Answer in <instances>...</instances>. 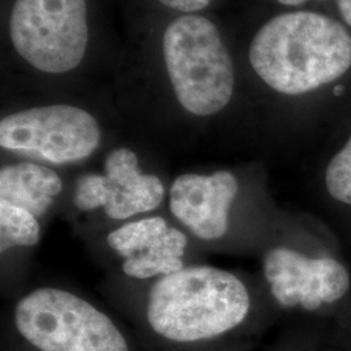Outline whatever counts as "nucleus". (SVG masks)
<instances>
[{
	"mask_svg": "<svg viewBox=\"0 0 351 351\" xmlns=\"http://www.w3.org/2000/svg\"><path fill=\"white\" fill-rule=\"evenodd\" d=\"M249 310L250 295L239 277L211 265H190L156 280L146 317L162 339L197 343L234 329Z\"/></svg>",
	"mask_w": 351,
	"mask_h": 351,
	"instance_id": "nucleus-2",
	"label": "nucleus"
},
{
	"mask_svg": "<svg viewBox=\"0 0 351 351\" xmlns=\"http://www.w3.org/2000/svg\"><path fill=\"white\" fill-rule=\"evenodd\" d=\"M107 245L123 261L124 275L150 280L185 267L188 237L162 216H145L116 228L107 236Z\"/></svg>",
	"mask_w": 351,
	"mask_h": 351,
	"instance_id": "nucleus-9",
	"label": "nucleus"
},
{
	"mask_svg": "<svg viewBox=\"0 0 351 351\" xmlns=\"http://www.w3.org/2000/svg\"><path fill=\"white\" fill-rule=\"evenodd\" d=\"M237 194L239 181L228 171L211 175L184 173L169 188V208L193 236L216 241L228 230L230 206Z\"/></svg>",
	"mask_w": 351,
	"mask_h": 351,
	"instance_id": "nucleus-10",
	"label": "nucleus"
},
{
	"mask_svg": "<svg viewBox=\"0 0 351 351\" xmlns=\"http://www.w3.org/2000/svg\"><path fill=\"white\" fill-rule=\"evenodd\" d=\"M17 332L39 351H129L124 335L94 304L60 288H38L16 303Z\"/></svg>",
	"mask_w": 351,
	"mask_h": 351,
	"instance_id": "nucleus-4",
	"label": "nucleus"
},
{
	"mask_svg": "<svg viewBox=\"0 0 351 351\" xmlns=\"http://www.w3.org/2000/svg\"><path fill=\"white\" fill-rule=\"evenodd\" d=\"M277 1L284 4V5H300L302 3H304L306 0H277Z\"/></svg>",
	"mask_w": 351,
	"mask_h": 351,
	"instance_id": "nucleus-16",
	"label": "nucleus"
},
{
	"mask_svg": "<svg viewBox=\"0 0 351 351\" xmlns=\"http://www.w3.org/2000/svg\"><path fill=\"white\" fill-rule=\"evenodd\" d=\"M167 72L177 101L195 116L220 112L234 88V69L217 27L201 16L171 23L163 37Z\"/></svg>",
	"mask_w": 351,
	"mask_h": 351,
	"instance_id": "nucleus-3",
	"label": "nucleus"
},
{
	"mask_svg": "<svg viewBox=\"0 0 351 351\" xmlns=\"http://www.w3.org/2000/svg\"><path fill=\"white\" fill-rule=\"evenodd\" d=\"M339 13L346 21V24L351 26V0H336Z\"/></svg>",
	"mask_w": 351,
	"mask_h": 351,
	"instance_id": "nucleus-15",
	"label": "nucleus"
},
{
	"mask_svg": "<svg viewBox=\"0 0 351 351\" xmlns=\"http://www.w3.org/2000/svg\"><path fill=\"white\" fill-rule=\"evenodd\" d=\"M34 213L7 201H0V251L37 246L42 226Z\"/></svg>",
	"mask_w": 351,
	"mask_h": 351,
	"instance_id": "nucleus-12",
	"label": "nucleus"
},
{
	"mask_svg": "<svg viewBox=\"0 0 351 351\" xmlns=\"http://www.w3.org/2000/svg\"><path fill=\"white\" fill-rule=\"evenodd\" d=\"M62 177L34 162L8 164L0 169V201H7L42 219L63 193Z\"/></svg>",
	"mask_w": 351,
	"mask_h": 351,
	"instance_id": "nucleus-11",
	"label": "nucleus"
},
{
	"mask_svg": "<svg viewBox=\"0 0 351 351\" xmlns=\"http://www.w3.org/2000/svg\"><path fill=\"white\" fill-rule=\"evenodd\" d=\"M101 130L91 113L51 104L11 113L0 121V146L43 163L82 162L99 147Z\"/></svg>",
	"mask_w": 351,
	"mask_h": 351,
	"instance_id": "nucleus-6",
	"label": "nucleus"
},
{
	"mask_svg": "<svg viewBox=\"0 0 351 351\" xmlns=\"http://www.w3.org/2000/svg\"><path fill=\"white\" fill-rule=\"evenodd\" d=\"M165 7L182 12H197L206 8L211 0H159Z\"/></svg>",
	"mask_w": 351,
	"mask_h": 351,
	"instance_id": "nucleus-14",
	"label": "nucleus"
},
{
	"mask_svg": "<svg viewBox=\"0 0 351 351\" xmlns=\"http://www.w3.org/2000/svg\"><path fill=\"white\" fill-rule=\"evenodd\" d=\"M251 66L278 93L298 95L351 68V36L324 14L289 12L261 27L250 46Z\"/></svg>",
	"mask_w": 351,
	"mask_h": 351,
	"instance_id": "nucleus-1",
	"label": "nucleus"
},
{
	"mask_svg": "<svg viewBox=\"0 0 351 351\" xmlns=\"http://www.w3.org/2000/svg\"><path fill=\"white\" fill-rule=\"evenodd\" d=\"M326 184L335 199L351 204V137L328 165Z\"/></svg>",
	"mask_w": 351,
	"mask_h": 351,
	"instance_id": "nucleus-13",
	"label": "nucleus"
},
{
	"mask_svg": "<svg viewBox=\"0 0 351 351\" xmlns=\"http://www.w3.org/2000/svg\"><path fill=\"white\" fill-rule=\"evenodd\" d=\"M263 272L272 295L284 307L315 311L324 303L339 301L350 288L349 272L337 261L311 259L288 247L269 251Z\"/></svg>",
	"mask_w": 351,
	"mask_h": 351,
	"instance_id": "nucleus-8",
	"label": "nucleus"
},
{
	"mask_svg": "<svg viewBox=\"0 0 351 351\" xmlns=\"http://www.w3.org/2000/svg\"><path fill=\"white\" fill-rule=\"evenodd\" d=\"M165 198L163 181L139 168L137 154L126 147L111 151L103 173L80 176L73 188L75 208L84 213L101 210L111 220L129 221L155 211Z\"/></svg>",
	"mask_w": 351,
	"mask_h": 351,
	"instance_id": "nucleus-7",
	"label": "nucleus"
},
{
	"mask_svg": "<svg viewBox=\"0 0 351 351\" xmlns=\"http://www.w3.org/2000/svg\"><path fill=\"white\" fill-rule=\"evenodd\" d=\"M10 27L14 50L40 72L66 73L86 53L85 0H16Z\"/></svg>",
	"mask_w": 351,
	"mask_h": 351,
	"instance_id": "nucleus-5",
	"label": "nucleus"
}]
</instances>
